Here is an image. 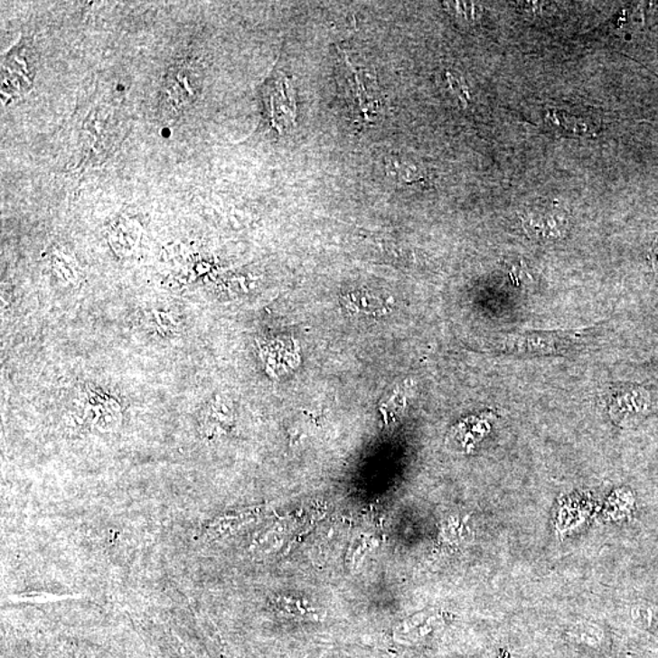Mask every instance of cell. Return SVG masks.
I'll list each match as a JSON object with an SVG mask.
<instances>
[{"label":"cell","mask_w":658,"mask_h":658,"mask_svg":"<svg viewBox=\"0 0 658 658\" xmlns=\"http://www.w3.org/2000/svg\"><path fill=\"white\" fill-rule=\"evenodd\" d=\"M77 401V418L92 432L111 433L121 426L122 404L114 395L89 387L82 390Z\"/></svg>","instance_id":"cell-1"},{"label":"cell","mask_w":658,"mask_h":658,"mask_svg":"<svg viewBox=\"0 0 658 658\" xmlns=\"http://www.w3.org/2000/svg\"><path fill=\"white\" fill-rule=\"evenodd\" d=\"M271 97V120L279 131L290 129L296 121V103H294L292 87L288 80H277Z\"/></svg>","instance_id":"cell-2"},{"label":"cell","mask_w":658,"mask_h":658,"mask_svg":"<svg viewBox=\"0 0 658 658\" xmlns=\"http://www.w3.org/2000/svg\"><path fill=\"white\" fill-rule=\"evenodd\" d=\"M528 230L533 232L535 236L550 237L549 230L550 229L551 236L558 237L559 232H563L566 227V216L563 213L555 212L531 213L527 219Z\"/></svg>","instance_id":"cell-3"},{"label":"cell","mask_w":658,"mask_h":658,"mask_svg":"<svg viewBox=\"0 0 658 658\" xmlns=\"http://www.w3.org/2000/svg\"><path fill=\"white\" fill-rule=\"evenodd\" d=\"M146 327H148L152 334L170 337L180 331L181 321L173 311L169 310H150L146 314Z\"/></svg>","instance_id":"cell-4"},{"label":"cell","mask_w":658,"mask_h":658,"mask_svg":"<svg viewBox=\"0 0 658 658\" xmlns=\"http://www.w3.org/2000/svg\"><path fill=\"white\" fill-rule=\"evenodd\" d=\"M443 5L446 12L460 24H475L482 17L483 8L478 3L446 2Z\"/></svg>","instance_id":"cell-5"},{"label":"cell","mask_w":658,"mask_h":658,"mask_svg":"<svg viewBox=\"0 0 658 658\" xmlns=\"http://www.w3.org/2000/svg\"><path fill=\"white\" fill-rule=\"evenodd\" d=\"M72 595H58L52 593H24L14 595L13 601L29 602V604H48V602L62 601L72 598Z\"/></svg>","instance_id":"cell-6"},{"label":"cell","mask_w":658,"mask_h":658,"mask_svg":"<svg viewBox=\"0 0 658 658\" xmlns=\"http://www.w3.org/2000/svg\"><path fill=\"white\" fill-rule=\"evenodd\" d=\"M653 264H654V268H656V271L658 272V248L656 249V253H654Z\"/></svg>","instance_id":"cell-7"}]
</instances>
